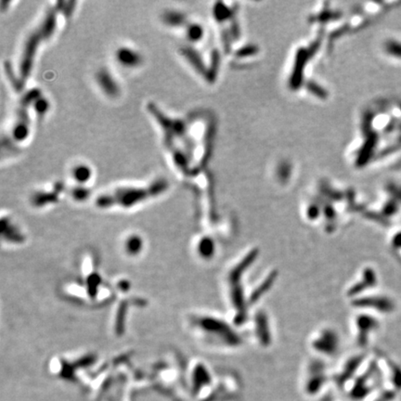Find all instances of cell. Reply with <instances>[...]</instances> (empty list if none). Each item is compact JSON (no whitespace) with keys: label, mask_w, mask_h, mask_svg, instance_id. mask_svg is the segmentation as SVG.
Returning a JSON list of instances; mask_svg holds the SVG:
<instances>
[{"label":"cell","mask_w":401,"mask_h":401,"mask_svg":"<svg viewBox=\"0 0 401 401\" xmlns=\"http://www.w3.org/2000/svg\"><path fill=\"white\" fill-rule=\"evenodd\" d=\"M56 4L57 6L50 7L45 12L38 25L25 37L20 52L17 70L14 71L11 68V66H8V71L13 75L12 76L13 85L14 88H17V90H21L24 88L25 82L31 74L39 48L43 43H46L53 38L57 32L59 25V14H61L62 12L59 6V2H57Z\"/></svg>","instance_id":"obj_1"},{"label":"cell","mask_w":401,"mask_h":401,"mask_svg":"<svg viewBox=\"0 0 401 401\" xmlns=\"http://www.w3.org/2000/svg\"><path fill=\"white\" fill-rule=\"evenodd\" d=\"M168 187V182L163 177L146 185L121 186L99 195L96 199V206L102 209L114 207L131 209L132 207L142 205L145 202L163 194Z\"/></svg>","instance_id":"obj_2"},{"label":"cell","mask_w":401,"mask_h":401,"mask_svg":"<svg viewBox=\"0 0 401 401\" xmlns=\"http://www.w3.org/2000/svg\"><path fill=\"white\" fill-rule=\"evenodd\" d=\"M332 382V373L328 371L324 362L319 359L310 360L302 376V394L307 399L318 401L330 391L329 385Z\"/></svg>","instance_id":"obj_3"},{"label":"cell","mask_w":401,"mask_h":401,"mask_svg":"<svg viewBox=\"0 0 401 401\" xmlns=\"http://www.w3.org/2000/svg\"><path fill=\"white\" fill-rule=\"evenodd\" d=\"M196 331L203 333L205 339L216 341V344L223 347H237L241 345V339L232 327L224 320L214 317H197L192 320Z\"/></svg>","instance_id":"obj_4"},{"label":"cell","mask_w":401,"mask_h":401,"mask_svg":"<svg viewBox=\"0 0 401 401\" xmlns=\"http://www.w3.org/2000/svg\"><path fill=\"white\" fill-rule=\"evenodd\" d=\"M338 333L331 328H323L315 332L310 346L320 357H332L339 349Z\"/></svg>","instance_id":"obj_5"},{"label":"cell","mask_w":401,"mask_h":401,"mask_svg":"<svg viewBox=\"0 0 401 401\" xmlns=\"http://www.w3.org/2000/svg\"><path fill=\"white\" fill-rule=\"evenodd\" d=\"M95 82L100 92L109 99H116L121 93V86L115 75L107 67H100L95 73Z\"/></svg>","instance_id":"obj_6"},{"label":"cell","mask_w":401,"mask_h":401,"mask_svg":"<svg viewBox=\"0 0 401 401\" xmlns=\"http://www.w3.org/2000/svg\"><path fill=\"white\" fill-rule=\"evenodd\" d=\"M113 58L115 63L124 69H137L144 62V58L140 51L128 45H121L114 50Z\"/></svg>","instance_id":"obj_7"},{"label":"cell","mask_w":401,"mask_h":401,"mask_svg":"<svg viewBox=\"0 0 401 401\" xmlns=\"http://www.w3.org/2000/svg\"><path fill=\"white\" fill-rule=\"evenodd\" d=\"M354 325L356 328V340L359 345H364L367 343L368 332L373 331V327H375L374 320H370V318L366 315H359L356 318Z\"/></svg>","instance_id":"obj_8"},{"label":"cell","mask_w":401,"mask_h":401,"mask_svg":"<svg viewBox=\"0 0 401 401\" xmlns=\"http://www.w3.org/2000/svg\"><path fill=\"white\" fill-rule=\"evenodd\" d=\"M70 175L72 179L75 182V185L85 186L91 179L93 170L88 163H76L70 170Z\"/></svg>","instance_id":"obj_9"},{"label":"cell","mask_w":401,"mask_h":401,"mask_svg":"<svg viewBox=\"0 0 401 401\" xmlns=\"http://www.w3.org/2000/svg\"><path fill=\"white\" fill-rule=\"evenodd\" d=\"M162 22L170 28H184L188 24L185 14L175 10L165 11L162 14Z\"/></svg>","instance_id":"obj_10"},{"label":"cell","mask_w":401,"mask_h":401,"mask_svg":"<svg viewBox=\"0 0 401 401\" xmlns=\"http://www.w3.org/2000/svg\"><path fill=\"white\" fill-rule=\"evenodd\" d=\"M256 335L257 339L264 345L270 343V324L267 320V317L263 313H259L256 317Z\"/></svg>","instance_id":"obj_11"},{"label":"cell","mask_w":401,"mask_h":401,"mask_svg":"<svg viewBox=\"0 0 401 401\" xmlns=\"http://www.w3.org/2000/svg\"><path fill=\"white\" fill-rule=\"evenodd\" d=\"M196 250L200 258L210 259L215 256L217 247L215 245V242L210 237H202L197 243Z\"/></svg>","instance_id":"obj_12"},{"label":"cell","mask_w":401,"mask_h":401,"mask_svg":"<svg viewBox=\"0 0 401 401\" xmlns=\"http://www.w3.org/2000/svg\"><path fill=\"white\" fill-rule=\"evenodd\" d=\"M389 50L390 52L395 55V56L401 57V44L400 43H396V42H393L392 44L389 46Z\"/></svg>","instance_id":"obj_13"},{"label":"cell","mask_w":401,"mask_h":401,"mask_svg":"<svg viewBox=\"0 0 401 401\" xmlns=\"http://www.w3.org/2000/svg\"><path fill=\"white\" fill-rule=\"evenodd\" d=\"M318 401H338L333 395H332L331 391H329L325 395H323L320 399Z\"/></svg>","instance_id":"obj_14"},{"label":"cell","mask_w":401,"mask_h":401,"mask_svg":"<svg viewBox=\"0 0 401 401\" xmlns=\"http://www.w3.org/2000/svg\"><path fill=\"white\" fill-rule=\"evenodd\" d=\"M211 401H241L240 397H231V398H218Z\"/></svg>","instance_id":"obj_15"}]
</instances>
